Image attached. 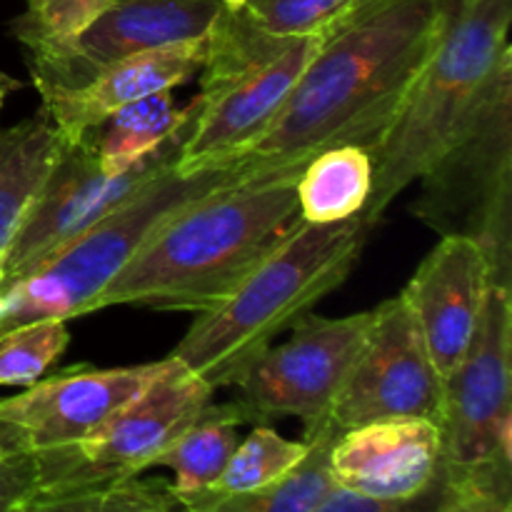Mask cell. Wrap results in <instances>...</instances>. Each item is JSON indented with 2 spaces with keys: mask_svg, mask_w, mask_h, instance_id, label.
Instances as JSON below:
<instances>
[{
  "mask_svg": "<svg viewBox=\"0 0 512 512\" xmlns=\"http://www.w3.org/2000/svg\"><path fill=\"white\" fill-rule=\"evenodd\" d=\"M5 88H18V83H15V80H10V78H5V75H0V100H3Z\"/></svg>",
  "mask_w": 512,
  "mask_h": 512,
  "instance_id": "1f68e13d",
  "label": "cell"
},
{
  "mask_svg": "<svg viewBox=\"0 0 512 512\" xmlns=\"http://www.w3.org/2000/svg\"><path fill=\"white\" fill-rule=\"evenodd\" d=\"M220 0H113L65 48L28 60L35 88H78L115 60L205 38L223 13Z\"/></svg>",
  "mask_w": 512,
  "mask_h": 512,
  "instance_id": "4fadbf2b",
  "label": "cell"
},
{
  "mask_svg": "<svg viewBox=\"0 0 512 512\" xmlns=\"http://www.w3.org/2000/svg\"><path fill=\"white\" fill-rule=\"evenodd\" d=\"M512 0H448L443 33L383 138L368 150L373 188L363 220L385 208L465 133L512 60Z\"/></svg>",
  "mask_w": 512,
  "mask_h": 512,
  "instance_id": "3957f363",
  "label": "cell"
},
{
  "mask_svg": "<svg viewBox=\"0 0 512 512\" xmlns=\"http://www.w3.org/2000/svg\"><path fill=\"white\" fill-rule=\"evenodd\" d=\"M60 145L63 135L43 108L33 118L0 130V255L43 185Z\"/></svg>",
  "mask_w": 512,
  "mask_h": 512,
  "instance_id": "d6986e66",
  "label": "cell"
},
{
  "mask_svg": "<svg viewBox=\"0 0 512 512\" xmlns=\"http://www.w3.org/2000/svg\"><path fill=\"white\" fill-rule=\"evenodd\" d=\"M512 295L490 285L470 348L445 380V465L465 475L512 463Z\"/></svg>",
  "mask_w": 512,
  "mask_h": 512,
  "instance_id": "8fae6325",
  "label": "cell"
},
{
  "mask_svg": "<svg viewBox=\"0 0 512 512\" xmlns=\"http://www.w3.org/2000/svg\"><path fill=\"white\" fill-rule=\"evenodd\" d=\"M173 358L133 368H70L38 380L25 393L0 400V418L18 423L30 450H53L78 443L110 415L148 390Z\"/></svg>",
  "mask_w": 512,
  "mask_h": 512,
  "instance_id": "5bb4252c",
  "label": "cell"
},
{
  "mask_svg": "<svg viewBox=\"0 0 512 512\" xmlns=\"http://www.w3.org/2000/svg\"><path fill=\"white\" fill-rule=\"evenodd\" d=\"M493 285L485 250L465 235H445L403 290L440 378L448 380L470 348Z\"/></svg>",
  "mask_w": 512,
  "mask_h": 512,
  "instance_id": "9a60e30c",
  "label": "cell"
},
{
  "mask_svg": "<svg viewBox=\"0 0 512 512\" xmlns=\"http://www.w3.org/2000/svg\"><path fill=\"white\" fill-rule=\"evenodd\" d=\"M370 313L345 318L303 315L293 325V338L268 345L230 388L253 420L298 418L305 440L330 425L328 413L345 373L363 343Z\"/></svg>",
  "mask_w": 512,
  "mask_h": 512,
  "instance_id": "7c38bea8",
  "label": "cell"
},
{
  "mask_svg": "<svg viewBox=\"0 0 512 512\" xmlns=\"http://www.w3.org/2000/svg\"><path fill=\"white\" fill-rule=\"evenodd\" d=\"M305 163L253 168L160 220L88 315L110 305L218 308L303 223L295 185Z\"/></svg>",
  "mask_w": 512,
  "mask_h": 512,
  "instance_id": "7a4b0ae2",
  "label": "cell"
},
{
  "mask_svg": "<svg viewBox=\"0 0 512 512\" xmlns=\"http://www.w3.org/2000/svg\"><path fill=\"white\" fill-rule=\"evenodd\" d=\"M250 165L233 160L220 168L178 175L175 163L140 185L123 203L80 230L25 278L5 290L0 335L40 320H70L88 315L90 303L125 268L160 220L185 203L250 173Z\"/></svg>",
  "mask_w": 512,
  "mask_h": 512,
  "instance_id": "8992f818",
  "label": "cell"
},
{
  "mask_svg": "<svg viewBox=\"0 0 512 512\" xmlns=\"http://www.w3.org/2000/svg\"><path fill=\"white\" fill-rule=\"evenodd\" d=\"M210 400L213 388L173 358V365L148 390L110 415L88 438L63 448L35 450L38 495L135 478L153 468L155 458L200 418Z\"/></svg>",
  "mask_w": 512,
  "mask_h": 512,
  "instance_id": "ba28073f",
  "label": "cell"
},
{
  "mask_svg": "<svg viewBox=\"0 0 512 512\" xmlns=\"http://www.w3.org/2000/svg\"><path fill=\"white\" fill-rule=\"evenodd\" d=\"M223 3L225 10H230V13H240V10H245V5L250 3V0H220Z\"/></svg>",
  "mask_w": 512,
  "mask_h": 512,
  "instance_id": "4dcf8cb0",
  "label": "cell"
},
{
  "mask_svg": "<svg viewBox=\"0 0 512 512\" xmlns=\"http://www.w3.org/2000/svg\"><path fill=\"white\" fill-rule=\"evenodd\" d=\"M338 488L378 500H405L428 490L445 470V435L430 420H383L345 430L330 448Z\"/></svg>",
  "mask_w": 512,
  "mask_h": 512,
  "instance_id": "2e32d148",
  "label": "cell"
},
{
  "mask_svg": "<svg viewBox=\"0 0 512 512\" xmlns=\"http://www.w3.org/2000/svg\"><path fill=\"white\" fill-rule=\"evenodd\" d=\"M205 55L208 35L188 43L143 50L115 60L78 88L40 90V108L65 140L83 138L128 103L188 83L200 73Z\"/></svg>",
  "mask_w": 512,
  "mask_h": 512,
  "instance_id": "e0dca14e",
  "label": "cell"
},
{
  "mask_svg": "<svg viewBox=\"0 0 512 512\" xmlns=\"http://www.w3.org/2000/svg\"><path fill=\"white\" fill-rule=\"evenodd\" d=\"M453 480L458 483V493L438 512H500L510 505L508 490L490 488V485L475 483L468 478H455V475Z\"/></svg>",
  "mask_w": 512,
  "mask_h": 512,
  "instance_id": "f1b7e54d",
  "label": "cell"
},
{
  "mask_svg": "<svg viewBox=\"0 0 512 512\" xmlns=\"http://www.w3.org/2000/svg\"><path fill=\"white\" fill-rule=\"evenodd\" d=\"M98 130L75 140L63 138L43 185L33 195L18 230L0 255L3 293L65 240L103 218L133 190L178 160L180 135H175L165 148L128 173L103 175L98 163Z\"/></svg>",
  "mask_w": 512,
  "mask_h": 512,
  "instance_id": "30bf717a",
  "label": "cell"
},
{
  "mask_svg": "<svg viewBox=\"0 0 512 512\" xmlns=\"http://www.w3.org/2000/svg\"><path fill=\"white\" fill-rule=\"evenodd\" d=\"M20 450H30L25 430L13 420L0 418V458L10 453H20Z\"/></svg>",
  "mask_w": 512,
  "mask_h": 512,
  "instance_id": "f546056e",
  "label": "cell"
},
{
  "mask_svg": "<svg viewBox=\"0 0 512 512\" xmlns=\"http://www.w3.org/2000/svg\"><path fill=\"white\" fill-rule=\"evenodd\" d=\"M40 493V465L35 450L0 458V512H18Z\"/></svg>",
  "mask_w": 512,
  "mask_h": 512,
  "instance_id": "83f0119b",
  "label": "cell"
},
{
  "mask_svg": "<svg viewBox=\"0 0 512 512\" xmlns=\"http://www.w3.org/2000/svg\"><path fill=\"white\" fill-rule=\"evenodd\" d=\"M328 420L338 433L383 420H430L443 428L445 380L403 295L370 310L363 343L330 403Z\"/></svg>",
  "mask_w": 512,
  "mask_h": 512,
  "instance_id": "9c48e42d",
  "label": "cell"
},
{
  "mask_svg": "<svg viewBox=\"0 0 512 512\" xmlns=\"http://www.w3.org/2000/svg\"><path fill=\"white\" fill-rule=\"evenodd\" d=\"M323 35L278 38L243 10H223L208 33L200 95L180 133L175 173L195 175L238 160L278 118Z\"/></svg>",
  "mask_w": 512,
  "mask_h": 512,
  "instance_id": "5b68a950",
  "label": "cell"
},
{
  "mask_svg": "<svg viewBox=\"0 0 512 512\" xmlns=\"http://www.w3.org/2000/svg\"><path fill=\"white\" fill-rule=\"evenodd\" d=\"M373 188V160L360 145H333L305 163L298 185L303 223H340L363 215Z\"/></svg>",
  "mask_w": 512,
  "mask_h": 512,
  "instance_id": "ffe728a7",
  "label": "cell"
},
{
  "mask_svg": "<svg viewBox=\"0 0 512 512\" xmlns=\"http://www.w3.org/2000/svg\"><path fill=\"white\" fill-rule=\"evenodd\" d=\"M410 205L428 228L473 238L485 250L493 285L510 290L512 273V60L500 68L465 133L425 170Z\"/></svg>",
  "mask_w": 512,
  "mask_h": 512,
  "instance_id": "52a82bcc",
  "label": "cell"
},
{
  "mask_svg": "<svg viewBox=\"0 0 512 512\" xmlns=\"http://www.w3.org/2000/svg\"><path fill=\"white\" fill-rule=\"evenodd\" d=\"M500 512H512V508H510V505H508V508H503V510H500Z\"/></svg>",
  "mask_w": 512,
  "mask_h": 512,
  "instance_id": "d6a6232c",
  "label": "cell"
},
{
  "mask_svg": "<svg viewBox=\"0 0 512 512\" xmlns=\"http://www.w3.org/2000/svg\"><path fill=\"white\" fill-rule=\"evenodd\" d=\"M363 0H250L243 13L278 38L323 35Z\"/></svg>",
  "mask_w": 512,
  "mask_h": 512,
  "instance_id": "484cf974",
  "label": "cell"
},
{
  "mask_svg": "<svg viewBox=\"0 0 512 512\" xmlns=\"http://www.w3.org/2000/svg\"><path fill=\"white\" fill-rule=\"evenodd\" d=\"M308 450L310 443H305V440L303 443L285 440L273 428L258 425L248 438L240 440L220 478L215 480V485L203 498V503L190 512H203L223 498L268 488L275 480L285 478L308 455Z\"/></svg>",
  "mask_w": 512,
  "mask_h": 512,
  "instance_id": "7402d4cb",
  "label": "cell"
},
{
  "mask_svg": "<svg viewBox=\"0 0 512 512\" xmlns=\"http://www.w3.org/2000/svg\"><path fill=\"white\" fill-rule=\"evenodd\" d=\"M113 0H25L10 30L23 43L28 60L45 58L73 43Z\"/></svg>",
  "mask_w": 512,
  "mask_h": 512,
  "instance_id": "cb8c5ba5",
  "label": "cell"
},
{
  "mask_svg": "<svg viewBox=\"0 0 512 512\" xmlns=\"http://www.w3.org/2000/svg\"><path fill=\"white\" fill-rule=\"evenodd\" d=\"M448 0H363L320 40L288 103L240 155L283 168L333 145L373 148L433 55Z\"/></svg>",
  "mask_w": 512,
  "mask_h": 512,
  "instance_id": "6da1fadb",
  "label": "cell"
},
{
  "mask_svg": "<svg viewBox=\"0 0 512 512\" xmlns=\"http://www.w3.org/2000/svg\"><path fill=\"white\" fill-rule=\"evenodd\" d=\"M248 420H253V415L240 400L225 405L208 403L200 418L155 458L153 468H170L175 473L168 490L180 512H190L203 503L238 448V428Z\"/></svg>",
  "mask_w": 512,
  "mask_h": 512,
  "instance_id": "ac0fdd59",
  "label": "cell"
},
{
  "mask_svg": "<svg viewBox=\"0 0 512 512\" xmlns=\"http://www.w3.org/2000/svg\"><path fill=\"white\" fill-rule=\"evenodd\" d=\"M368 228L363 215L325 225L300 223L228 300L198 313L170 358L213 390L230 388L275 335L293 328L348 278Z\"/></svg>",
  "mask_w": 512,
  "mask_h": 512,
  "instance_id": "277c9868",
  "label": "cell"
},
{
  "mask_svg": "<svg viewBox=\"0 0 512 512\" xmlns=\"http://www.w3.org/2000/svg\"><path fill=\"white\" fill-rule=\"evenodd\" d=\"M170 93L173 90H160L135 100L105 120L108 130L98 135V163L103 175L128 173L183 133L193 118V105L178 108Z\"/></svg>",
  "mask_w": 512,
  "mask_h": 512,
  "instance_id": "44dd1931",
  "label": "cell"
},
{
  "mask_svg": "<svg viewBox=\"0 0 512 512\" xmlns=\"http://www.w3.org/2000/svg\"><path fill=\"white\" fill-rule=\"evenodd\" d=\"M70 333L65 320H40L0 335V385L30 388L43 380L65 353Z\"/></svg>",
  "mask_w": 512,
  "mask_h": 512,
  "instance_id": "d4e9b609",
  "label": "cell"
},
{
  "mask_svg": "<svg viewBox=\"0 0 512 512\" xmlns=\"http://www.w3.org/2000/svg\"><path fill=\"white\" fill-rule=\"evenodd\" d=\"M458 493V483L450 475L448 465H445L443 475L430 485L423 493L413 495L405 500H378V498H365V495L350 493V490L338 488L335 485L323 503L313 512H438L445 503L455 498Z\"/></svg>",
  "mask_w": 512,
  "mask_h": 512,
  "instance_id": "4316f807",
  "label": "cell"
},
{
  "mask_svg": "<svg viewBox=\"0 0 512 512\" xmlns=\"http://www.w3.org/2000/svg\"><path fill=\"white\" fill-rule=\"evenodd\" d=\"M18 512H180L163 480L125 478L65 493L35 495Z\"/></svg>",
  "mask_w": 512,
  "mask_h": 512,
  "instance_id": "603a6c76",
  "label": "cell"
}]
</instances>
